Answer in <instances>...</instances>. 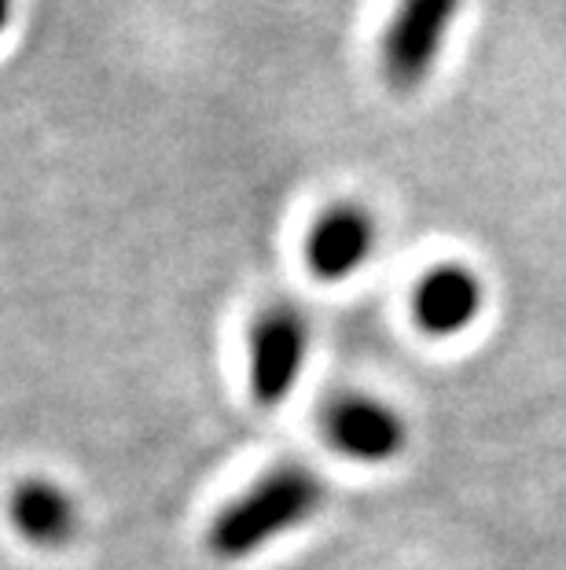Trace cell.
<instances>
[{
    "mask_svg": "<svg viewBox=\"0 0 566 570\" xmlns=\"http://www.w3.org/2000/svg\"><path fill=\"white\" fill-rule=\"evenodd\" d=\"M464 0H397L383 33V78L397 92H416L430 78Z\"/></svg>",
    "mask_w": 566,
    "mask_h": 570,
    "instance_id": "7a4b0ae2",
    "label": "cell"
},
{
    "mask_svg": "<svg viewBox=\"0 0 566 570\" xmlns=\"http://www.w3.org/2000/svg\"><path fill=\"white\" fill-rule=\"evenodd\" d=\"M328 501V487L306 464H280L228 501L207 530V549L225 563L250 560L265 544L302 530Z\"/></svg>",
    "mask_w": 566,
    "mask_h": 570,
    "instance_id": "6da1fadb",
    "label": "cell"
},
{
    "mask_svg": "<svg viewBox=\"0 0 566 570\" xmlns=\"http://www.w3.org/2000/svg\"><path fill=\"white\" fill-rule=\"evenodd\" d=\"M376 239L379 233L368 210H360L354 203L331 206V210L317 217V225L309 228L306 262L312 276H320V281H331V284L346 281V276H354L360 265L368 262Z\"/></svg>",
    "mask_w": 566,
    "mask_h": 570,
    "instance_id": "5b68a950",
    "label": "cell"
},
{
    "mask_svg": "<svg viewBox=\"0 0 566 570\" xmlns=\"http://www.w3.org/2000/svg\"><path fill=\"white\" fill-rule=\"evenodd\" d=\"M320 428L335 453L357 460V464H387L408 442L401 412L371 394L331 397Z\"/></svg>",
    "mask_w": 566,
    "mask_h": 570,
    "instance_id": "277c9868",
    "label": "cell"
},
{
    "mask_svg": "<svg viewBox=\"0 0 566 570\" xmlns=\"http://www.w3.org/2000/svg\"><path fill=\"white\" fill-rule=\"evenodd\" d=\"M8 519L33 549H63L78 533V504L52 479H22L8 497Z\"/></svg>",
    "mask_w": 566,
    "mask_h": 570,
    "instance_id": "52a82bcc",
    "label": "cell"
},
{
    "mask_svg": "<svg viewBox=\"0 0 566 570\" xmlns=\"http://www.w3.org/2000/svg\"><path fill=\"white\" fill-rule=\"evenodd\" d=\"M481 302H486V291H481V281L467 265H438L419 281L413 295V313L427 335L449 338L467 332L478 321Z\"/></svg>",
    "mask_w": 566,
    "mask_h": 570,
    "instance_id": "8992f818",
    "label": "cell"
},
{
    "mask_svg": "<svg viewBox=\"0 0 566 570\" xmlns=\"http://www.w3.org/2000/svg\"><path fill=\"white\" fill-rule=\"evenodd\" d=\"M8 19H11V0H0V33H4Z\"/></svg>",
    "mask_w": 566,
    "mask_h": 570,
    "instance_id": "ba28073f",
    "label": "cell"
},
{
    "mask_svg": "<svg viewBox=\"0 0 566 570\" xmlns=\"http://www.w3.org/2000/svg\"><path fill=\"white\" fill-rule=\"evenodd\" d=\"M309 357V321L298 306H269L250 327L247 375L255 402L272 409L298 386Z\"/></svg>",
    "mask_w": 566,
    "mask_h": 570,
    "instance_id": "3957f363",
    "label": "cell"
}]
</instances>
